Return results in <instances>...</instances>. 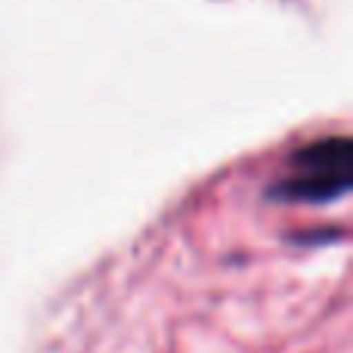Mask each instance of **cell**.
Instances as JSON below:
<instances>
[{
  "label": "cell",
  "instance_id": "6da1fadb",
  "mask_svg": "<svg viewBox=\"0 0 353 353\" xmlns=\"http://www.w3.org/2000/svg\"><path fill=\"white\" fill-rule=\"evenodd\" d=\"M350 168H353V149L347 137L316 140L310 146H301L292 155L279 183L270 192L282 201L319 205V201L338 199V195L347 192Z\"/></svg>",
  "mask_w": 353,
  "mask_h": 353
}]
</instances>
